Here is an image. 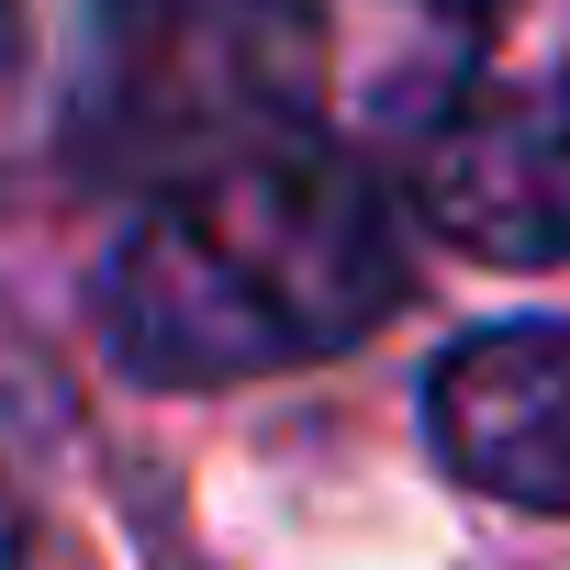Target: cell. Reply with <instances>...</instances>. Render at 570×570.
I'll return each instance as SVG.
<instances>
[{
	"instance_id": "6",
	"label": "cell",
	"mask_w": 570,
	"mask_h": 570,
	"mask_svg": "<svg viewBox=\"0 0 570 570\" xmlns=\"http://www.w3.org/2000/svg\"><path fill=\"white\" fill-rule=\"evenodd\" d=\"M23 68V0H0V79Z\"/></svg>"
},
{
	"instance_id": "1",
	"label": "cell",
	"mask_w": 570,
	"mask_h": 570,
	"mask_svg": "<svg viewBox=\"0 0 570 570\" xmlns=\"http://www.w3.org/2000/svg\"><path fill=\"white\" fill-rule=\"evenodd\" d=\"M403 213L336 146L213 157L135 213L101 268V347L124 381L224 392L314 370L403 314Z\"/></svg>"
},
{
	"instance_id": "2",
	"label": "cell",
	"mask_w": 570,
	"mask_h": 570,
	"mask_svg": "<svg viewBox=\"0 0 570 570\" xmlns=\"http://www.w3.org/2000/svg\"><path fill=\"white\" fill-rule=\"evenodd\" d=\"M503 0H246L235 68L303 146H425L492 57Z\"/></svg>"
},
{
	"instance_id": "3",
	"label": "cell",
	"mask_w": 570,
	"mask_h": 570,
	"mask_svg": "<svg viewBox=\"0 0 570 570\" xmlns=\"http://www.w3.org/2000/svg\"><path fill=\"white\" fill-rule=\"evenodd\" d=\"M425 448L481 503L570 514V314L459 336L425 370Z\"/></svg>"
},
{
	"instance_id": "5",
	"label": "cell",
	"mask_w": 570,
	"mask_h": 570,
	"mask_svg": "<svg viewBox=\"0 0 570 570\" xmlns=\"http://www.w3.org/2000/svg\"><path fill=\"white\" fill-rule=\"evenodd\" d=\"M0 570H35V514H23L12 470H0Z\"/></svg>"
},
{
	"instance_id": "4",
	"label": "cell",
	"mask_w": 570,
	"mask_h": 570,
	"mask_svg": "<svg viewBox=\"0 0 570 570\" xmlns=\"http://www.w3.org/2000/svg\"><path fill=\"white\" fill-rule=\"evenodd\" d=\"M425 224L470 257H570V79L537 90H470L436 135H425V179H414Z\"/></svg>"
}]
</instances>
